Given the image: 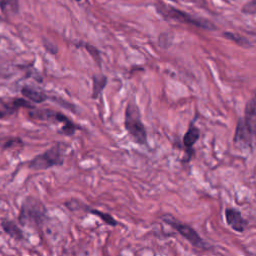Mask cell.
Wrapping results in <instances>:
<instances>
[{
    "instance_id": "1",
    "label": "cell",
    "mask_w": 256,
    "mask_h": 256,
    "mask_svg": "<svg viewBox=\"0 0 256 256\" xmlns=\"http://www.w3.org/2000/svg\"><path fill=\"white\" fill-rule=\"evenodd\" d=\"M47 220L48 210L45 204L34 196L25 197L18 214L19 224L23 227L41 230Z\"/></svg>"
},
{
    "instance_id": "2",
    "label": "cell",
    "mask_w": 256,
    "mask_h": 256,
    "mask_svg": "<svg viewBox=\"0 0 256 256\" xmlns=\"http://www.w3.org/2000/svg\"><path fill=\"white\" fill-rule=\"evenodd\" d=\"M124 128L130 138L136 144L140 146H146L148 144L146 127L142 121L139 107L133 101H130L126 106Z\"/></svg>"
},
{
    "instance_id": "3",
    "label": "cell",
    "mask_w": 256,
    "mask_h": 256,
    "mask_svg": "<svg viewBox=\"0 0 256 256\" xmlns=\"http://www.w3.org/2000/svg\"><path fill=\"white\" fill-rule=\"evenodd\" d=\"M28 115L29 118L34 120L61 124V127L57 130V133L65 136H73L77 130L81 129V127L73 120L58 111L50 109H37L35 107L34 109H31L29 111Z\"/></svg>"
},
{
    "instance_id": "4",
    "label": "cell",
    "mask_w": 256,
    "mask_h": 256,
    "mask_svg": "<svg viewBox=\"0 0 256 256\" xmlns=\"http://www.w3.org/2000/svg\"><path fill=\"white\" fill-rule=\"evenodd\" d=\"M64 143L58 142L41 154L36 155L28 163V168L34 171L47 170L64 164Z\"/></svg>"
},
{
    "instance_id": "5",
    "label": "cell",
    "mask_w": 256,
    "mask_h": 256,
    "mask_svg": "<svg viewBox=\"0 0 256 256\" xmlns=\"http://www.w3.org/2000/svg\"><path fill=\"white\" fill-rule=\"evenodd\" d=\"M160 219L165 224L169 225L172 229H174L178 234H180L193 247L200 250H208L210 248L209 243H207L192 226L179 221V219L168 213L162 215Z\"/></svg>"
},
{
    "instance_id": "6",
    "label": "cell",
    "mask_w": 256,
    "mask_h": 256,
    "mask_svg": "<svg viewBox=\"0 0 256 256\" xmlns=\"http://www.w3.org/2000/svg\"><path fill=\"white\" fill-rule=\"evenodd\" d=\"M156 10L165 18L167 19H173L176 20L178 22H182V23H188L190 25L199 27V28H204V29H214V26L204 20V19H199L196 17L191 16L190 14L183 12L177 8H174L170 5H167L165 3L162 2H158L156 4Z\"/></svg>"
},
{
    "instance_id": "7",
    "label": "cell",
    "mask_w": 256,
    "mask_h": 256,
    "mask_svg": "<svg viewBox=\"0 0 256 256\" xmlns=\"http://www.w3.org/2000/svg\"><path fill=\"white\" fill-rule=\"evenodd\" d=\"M254 136L255 134H253L246 127V125L243 122V119L239 118L236 125L235 133L233 136V143L241 149L253 151Z\"/></svg>"
},
{
    "instance_id": "8",
    "label": "cell",
    "mask_w": 256,
    "mask_h": 256,
    "mask_svg": "<svg viewBox=\"0 0 256 256\" xmlns=\"http://www.w3.org/2000/svg\"><path fill=\"white\" fill-rule=\"evenodd\" d=\"M200 138V129L194 124L193 121L190 122L185 134L182 137V143L184 146L186 158H184V162H189L194 155V145Z\"/></svg>"
},
{
    "instance_id": "9",
    "label": "cell",
    "mask_w": 256,
    "mask_h": 256,
    "mask_svg": "<svg viewBox=\"0 0 256 256\" xmlns=\"http://www.w3.org/2000/svg\"><path fill=\"white\" fill-rule=\"evenodd\" d=\"M227 225L235 232L243 233L248 227V221L242 216L241 211L234 207H227L224 211Z\"/></svg>"
},
{
    "instance_id": "10",
    "label": "cell",
    "mask_w": 256,
    "mask_h": 256,
    "mask_svg": "<svg viewBox=\"0 0 256 256\" xmlns=\"http://www.w3.org/2000/svg\"><path fill=\"white\" fill-rule=\"evenodd\" d=\"M21 94L25 98H27L29 101L37 104L43 103L48 98V96L41 89L34 86H30V85L23 86L21 88Z\"/></svg>"
},
{
    "instance_id": "11",
    "label": "cell",
    "mask_w": 256,
    "mask_h": 256,
    "mask_svg": "<svg viewBox=\"0 0 256 256\" xmlns=\"http://www.w3.org/2000/svg\"><path fill=\"white\" fill-rule=\"evenodd\" d=\"M0 226L2 230L14 240L22 241L25 239L22 229L14 221L9 219H2L0 222Z\"/></svg>"
},
{
    "instance_id": "12",
    "label": "cell",
    "mask_w": 256,
    "mask_h": 256,
    "mask_svg": "<svg viewBox=\"0 0 256 256\" xmlns=\"http://www.w3.org/2000/svg\"><path fill=\"white\" fill-rule=\"evenodd\" d=\"M84 211L86 213H89V214H92V215H95L97 216L99 219L102 220V222H104L106 225H109V226H112V227H115L119 224V222L109 213H106V212H102L98 209H93V208H88V207H85L84 208Z\"/></svg>"
},
{
    "instance_id": "13",
    "label": "cell",
    "mask_w": 256,
    "mask_h": 256,
    "mask_svg": "<svg viewBox=\"0 0 256 256\" xmlns=\"http://www.w3.org/2000/svg\"><path fill=\"white\" fill-rule=\"evenodd\" d=\"M107 78L105 76H94L93 77V90L92 98L96 99L102 93L104 87L106 86Z\"/></svg>"
},
{
    "instance_id": "14",
    "label": "cell",
    "mask_w": 256,
    "mask_h": 256,
    "mask_svg": "<svg viewBox=\"0 0 256 256\" xmlns=\"http://www.w3.org/2000/svg\"><path fill=\"white\" fill-rule=\"evenodd\" d=\"M18 0H0V8L5 14L18 12Z\"/></svg>"
},
{
    "instance_id": "15",
    "label": "cell",
    "mask_w": 256,
    "mask_h": 256,
    "mask_svg": "<svg viewBox=\"0 0 256 256\" xmlns=\"http://www.w3.org/2000/svg\"><path fill=\"white\" fill-rule=\"evenodd\" d=\"M223 35H224V37L228 38L229 40H231V41L237 43L238 45H240V46H242V47L247 48V47H250V46H251L249 40H248L247 38H245V37L240 36L239 34H236V33H233V32H225Z\"/></svg>"
},
{
    "instance_id": "16",
    "label": "cell",
    "mask_w": 256,
    "mask_h": 256,
    "mask_svg": "<svg viewBox=\"0 0 256 256\" xmlns=\"http://www.w3.org/2000/svg\"><path fill=\"white\" fill-rule=\"evenodd\" d=\"M10 105L15 109H19V108H27V109H34L35 106L32 105L29 101L23 99V98H15L13 99V101L10 103Z\"/></svg>"
},
{
    "instance_id": "17",
    "label": "cell",
    "mask_w": 256,
    "mask_h": 256,
    "mask_svg": "<svg viewBox=\"0 0 256 256\" xmlns=\"http://www.w3.org/2000/svg\"><path fill=\"white\" fill-rule=\"evenodd\" d=\"M14 146H20L22 147L23 146V141L21 138H18V137H13L11 139H9L4 145H3V149L6 150L8 148H12Z\"/></svg>"
},
{
    "instance_id": "18",
    "label": "cell",
    "mask_w": 256,
    "mask_h": 256,
    "mask_svg": "<svg viewBox=\"0 0 256 256\" xmlns=\"http://www.w3.org/2000/svg\"><path fill=\"white\" fill-rule=\"evenodd\" d=\"M85 47H86V50L89 52V54L93 57V59L98 63V65H100V63H101V57H100L99 51H98L95 47H93L92 45H90V44H86Z\"/></svg>"
},
{
    "instance_id": "19",
    "label": "cell",
    "mask_w": 256,
    "mask_h": 256,
    "mask_svg": "<svg viewBox=\"0 0 256 256\" xmlns=\"http://www.w3.org/2000/svg\"><path fill=\"white\" fill-rule=\"evenodd\" d=\"M255 10H256V0H251L250 2L245 4L242 8V11L244 13L252 14V15L255 14Z\"/></svg>"
},
{
    "instance_id": "20",
    "label": "cell",
    "mask_w": 256,
    "mask_h": 256,
    "mask_svg": "<svg viewBox=\"0 0 256 256\" xmlns=\"http://www.w3.org/2000/svg\"><path fill=\"white\" fill-rule=\"evenodd\" d=\"M12 114H13V113H12L10 110H8V109H6V110H4V111H1V110H0V119L4 118V117H6V116L12 115Z\"/></svg>"
},
{
    "instance_id": "21",
    "label": "cell",
    "mask_w": 256,
    "mask_h": 256,
    "mask_svg": "<svg viewBox=\"0 0 256 256\" xmlns=\"http://www.w3.org/2000/svg\"><path fill=\"white\" fill-rule=\"evenodd\" d=\"M77 1H80V0H77Z\"/></svg>"
}]
</instances>
